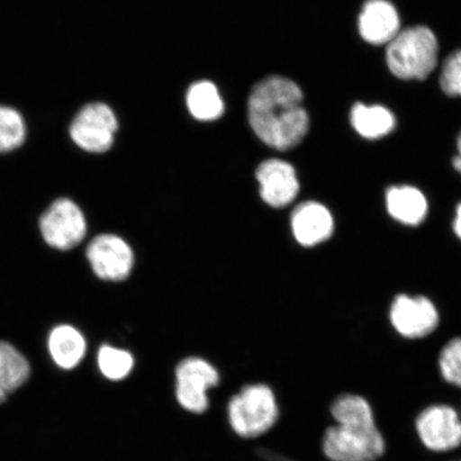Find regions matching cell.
Returning a JSON list of instances; mask_svg holds the SVG:
<instances>
[{"instance_id": "obj_1", "label": "cell", "mask_w": 461, "mask_h": 461, "mask_svg": "<svg viewBox=\"0 0 461 461\" xmlns=\"http://www.w3.org/2000/svg\"><path fill=\"white\" fill-rule=\"evenodd\" d=\"M248 114L259 140L280 151L296 147L309 130L303 91L285 77H269L253 86Z\"/></svg>"}, {"instance_id": "obj_2", "label": "cell", "mask_w": 461, "mask_h": 461, "mask_svg": "<svg viewBox=\"0 0 461 461\" xmlns=\"http://www.w3.org/2000/svg\"><path fill=\"white\" fill-rule=\"evenodd\" d=\"M331 413L337 425L328 429L322 442L331 461H375L384 453V441L374 422L368 402L345 394L334 401Z\"/></svg>"}, {"instance_id": "obj_3", "label": "cell", "mask_w": 461, "mask_h": 461, "mask_svg": "<svg viewBox=\"0 0 461 461\" xmlns=\"http://www.w3.org/2000/svg\"><path fill=\"white\" fill-rule=\"evenodd\" d=\"M439 45L429 27L403 29L387 48V63L392 74L402 80H424L434 72Z\"/></svg>"}, {"instance_id": "obj_4", "label": "cell", "mask_w": 461, "mask_h": 461, "mask_svg": "<svg viewBox=\"0 0 461 461\" xmlns=\"http://www.w3.org/2000/svg\"><path fill=\"white\" fill-rule=\"evenodd\" d=\"M230 428L240 437L257 438L268 431L278 419L274 392L265 384L248 385L229 403Z\"/></svg>"}, {"instance_id": "obj_5", "label": "cell", "mask_w": 461, "mask_h": 461, "mask_svg": "<svg viewBox=\"0 0 461 461\" xmlns=\"http://www.w3.org/2000/svg\"><path fill=\"white\" fill-rule=\"evenodd\" d=\"M118 120L104 103H90L77 114L70 126L72 140L90 153H104L112 148Z\"/></svg>"}, {"instance_id": "obj_6", "label": "cell", "mask_w": 461, "mask_h": 461, "mask_svg": "<svg viewBox=\"0 0 461 461\" xmlns=\"http://www.w3.org/2000/svg\"><path fill=\"white\" fill-rule=\"evenodd\" d=\"M40 230L50 247L70 250L82 243L86 233L84 212L72 200L58 199L40 219Z\"/></svg>"}, {"instance_id": "obj_7", "label": "cell", "mask_w": 461, "mask_h": 461, "mask_svg": "<svg viewBox=\"0 0 461 461\" xmlns=\"http://www.w3.org/2000/svg\"><path fill=\"white\" fill-rule=\"evenodd\" d=\"M176 377V394L180 405L194 413L206 411L209 407L206 392L219 383L216 368L203 359L192 357L180 362Z\"/></svg>"}, {"instance_id": "obj_8", "label": "cell", "mask_w": 461, "mask_h": 461, "mask_svg": "<svg viewBox=\"0 0 461 461\" xmlns=\"http://www.w3.org/2000/svg\"><path fill=\"white\" fill-rule=\"evenodd\" d=\"M86 258L95 274L106 281L125 280L134 267V253L130 245L113 234H102L92 240Z\"/></svg>"}, {"instance_id": "obj_9", "label": "cell", "mask_w": 461, "mask_h": 461, "mask_svg": "<svg viewBox=\"0 0 461 461\" xmlns=\"http://www.w3.org/2000/svg\"><path fill=\"white\" fill-rule=\"evenodd\" d=\"M420 440L431 451L447 452L461 445V419L453 408L434 406L418 419Z\"/></svg>"}, {"instance_id": "obj_10", "label": "cell", "mask_w": 461, "mask_h": 461, "mask_svg": "<svg viewBox=\"0 0 461 461\" xmlns=\"http://www.w3.org/2000/svg\"><path fill=\"white\" fill-rule=\"evenodd\" d=\"M390 316L395 330L409 339L428 336L438 325L435 305L425 297H396Z\"/></svg>"}, {"instance_id": "obj_11", "label": "cell", "mask_w": 461, "mask_h": 461, "mask_svg": "<svg viewBox=\"0 0 461 461\" xmlns=\"http://www.w3.org/2000/svg\"><path fill=\"white\" fill-rule=\"evenodd\" d=\"M257 178L262 199L270 206L284 207L297 197L299 182L296 171L285 160L263 161L257 170Z\"/></svg>"}, {"instance_id": "obj_12", "label": "cell", "mask_w": 461, "mask_h": 461, "mask_svg": "<svg viewBox=\"0 0 461 461\" xmlns=\"http://www.w3.org/2000/svg\"><path fill=\"white\" fill-rule=\"evenodd\" d=\"M359 32L367 43L388 45L401 32L400 15L394 5L384 0L366 3L359 16Z\"/></svg>"}, {"instance_id": "obj_13", "label": "cell", "mask_w": 461, "mask_h": 461, "mask_svg": "<svg viewBox=\"0 0 461 461\" xmlns=\"http://www.w3.org/2000/svg\"><path fill=\"white\" fill-rule=\"evenodd\" d=\"M334 222L331 212L317 202H304L292 215L294 236L299 244L313 247L330 238Z\"/></svg>"}, {"instance_id": "obj_14", "label": "cell", "mask_w": 461, "mask_h": 461, "mask_svg": "<svg viewBox=\"0 0 461 461\" xmlns=\"http://www.w3.org/2000/svg\"><path fill=\"white\" fill-rule=\"evenodd\" d=\"M387 207L395 221L408 226H418L429 212L425 195L411 186L391 187L387 192Z\"/></svg>"}, {"instance_id": "obj_15", "label": "cell", "mask_w": 461, "mask_h": 461, "mask_svg": "<svg viewBox=\"0 0 461 461\" xmlns=\"http://www.w3.org/2000/svg\"><path fill=\"white\" fill-rule=\"evenodd\" d=\"M49 349L51 358L58 366L71 370L77 366L85 357V338L72 326H58L50 334Z\"/></svg>"}, {"instance_id": "obj_16", "label": "cell", "mask_w": 461, "mask_h": 461, "mask_svg": "<svg viewBox=\"0 0 461 461\" xmlns=\"http://www.w3.org/2000/svg\"><path fill=\"white\" fill-rule=\"evenodd\" d=\"M353 128L366 140H378L390 134L395 128L394 114L384 106H366L358 103L351 109Z\"/></svg>"}, {"instance_id": "obj_17", "label": "cell", "mask_w": 461, "mask_h": 461, "mask_svg": "<svg viewBox=\"0 0 461 461\" xmlns=\"http://www.w3.org/2000/svg\"><path fill=\"white\" fill-rule=\"evenodd\" d=\"M187 106L190 113L201 121L216 120L221 117L224 109L217 86L207 80L190 86Z\"/></svg>"}, {"instance_id": "obj_18", "label": "cell", "mask_w": 461, "mask_h": 461, "mask_svg": "<svg viewBox=\"0 0 461 461\" xmlns=\"http://www.w3.org/2000/svg\"><path fill=\"white\" fill-rule=\"evenodd\" d=\"M31 375V366L14 346L0 341V384L7 393L22 387Z\"/></svg>"}, {"instance_id": "obj_19", "label": "cell", "mask_w": 461, "mask_h": 461, "mask_svg": "<svg viewBox=\"0 0 461 461\" xmlns=\"http://www.w3.org/2000/svg\"><path fill=\"white\" fill-rule=\"evenodd\" d=\"M26 124L22 114L8 106H0V152H10L22 146Z\"/></svg>"}, {"instance_id": "obj_20", "label": "cell", "mask_w": 461, "mask_h": 461, "mask_svg": "<svg viewBox=\"0 0 461 461\" xmlns=\"http://www.w3.org/2000/svg\"><path fill=\"white\" fill-rule=\"evenodd\" d=\"M97 362L104 376L111 380H121L129 376L134 366V358L129 351L108 345L100 348Z\"/></svg>"}, {"instance_id": "obj_21", "label": "cell", "mask_w": 461, "mask_h": 461, "mask_svg": "<svg viewBox=\"0 0 461 461\" xmlns=\"http://www.w3.org/2000/svg\"><path fill=\"white\" fill-rule=\"evenodd\" d=\"M440 368L448 383L461 388V339H455L443 348Z\"/></svg>"}, {"instance_id": "obj_22", "label": "cell", "mask_w": 461, "mask_h": 461, "mask_svg": "<svg viewBox=\"0 0 461 461\" xmlns=\"http://www.w3.org/2000/svg\"><path fill=\"white\" fill-rule=\"evenodd\" d=\"M440 86L448 96H461V51H455L443 63Z\"/></svg>"}, {"instance_id": "obj_23", "label": "cell", "mask_w": 461, "mask_h": 461, "mask_svg": "<svg viewBox=\"0 0 461 461\" xmlns=\"http://www.w3.org/2000/svg\"><path fill=\"white\" fill-rule=\"evenodd\" d=\"M457 149H458V154L453 159V166H454L455 169H456L459 173H461V132L458 137Z\"/></svg>"}, {"instance_id": "obj_24", "label": "cell", "mask_w": 461, "mask_h": 461, "mask_svg": "<svg viewBox=\"0 0 461 461\" xmlns=\"http://www.w3.org/2000/svg\"><path fill=\"white\" fill-rule=\"evenodd\" d=\"M454 230L461 240V203L457 207L456 218L454 221Z\"/></svg>"}, {"instance_id": "obj_25", "label": "cell", "mask_w": 461, "mask_h": 461, "mask_svg": "<svg viewBox=\"0 0 461 461\" xmlns=\"http://www.w3.org/2000/svg\"><path fill=\"white\" fill-rule=\"evenodd\" d=\"M7 392L5 391L2 384H0V403L5 402V397H7Z\"/></svg>"}, {"instance_id": "obj_26", "label": "cell", "mask_w": 461, "mask_h": 461, "mask_svg": "<svg viewBox=\"0 0 461 461\" xmlns=\"http://www.w3.org/2000/svg\"><path fill=\"white\" fill-rule=\"evenodd\" d=\"M460 51H461V50H460Z\"/></svg>"}]
</instances>
